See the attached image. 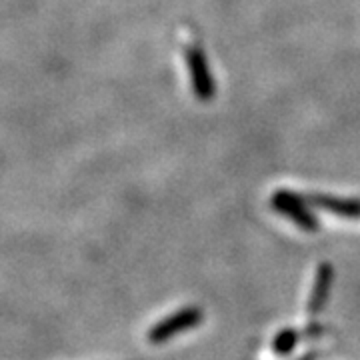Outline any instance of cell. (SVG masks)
<instances>
[{"mask_svg": "<svg viewBox=\"0 0 360 360\" xmlns=\"http://www.w3.org/2000/svg\"><path fill=\"white\" fill-rule=\"evenodd\" d=\"M296 342H298V335L295 330H283L281 335L274 338L272 347L276 350V354H288L296 347Z\"/></svg>", "mask_w": 360, "mask_h": 360, "instance_id": "3957f363", "label": "cell"}, {"mask_svg": "<svg viewBox=\"0 0 360 360\" xmlns=\"http://www.w3.org/2000/svg\"><path fill=\"white\" fill-rule=\"evenodd\" d=\"M330 281H333V269L322 264L319 269V274H316V283H314V290H312V296H310V312H321L322 307H324V300L330 292Z\"/></svg>", "mask_w": 360, "mask_h": 360, "instance_id": "7a4b0ae2", "label": "cell"}, {"mask_svg": "<svg viewBox=\"0 0 360 360\" xmlns=\"http://www.w3.org/2000/svg\"><path fill=\"white\" fill-rule=\"evenodd\" d=\"M200 321H202V310L200 309L179 310L170 319H165L162 322H158L155 328L148 333V340L155 342V345H160V342H165L168 338L176 336L179 333H184V330L193 328Z\"/></svg>", "mask_w": 360, "mask_h": 360, "instance_id": "6da1fadb", "label": "cell"}, {"mask_svg": "<svg viewBox=\"0 0 360 360\" xmlns=\"http://www.w3.org/2000/svg\"><path fill=\"white\" fill-rule=\"evenodd\" d=\"M322 206H326V210L330 208L333 212L345 214V217H359L360 205L356 202H336V200H322Z\"/></svg>", "mask_w": 360, "mask_h": 360, "instance_id": "277c9868", "label": "cell"}]
</instances>
